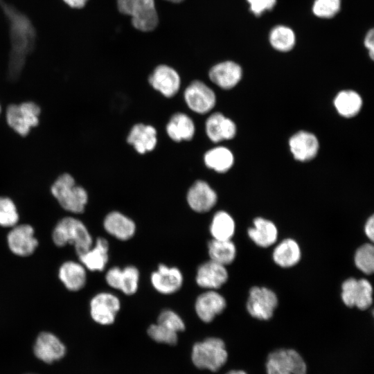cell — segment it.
Segmentation results:
<instances>
[{
    "label": "cell",
    "instance_id": "6da1fadb",
    "mask_svg": "<svg viewBox=\"0 0 374 374\" xmlns=\"http://www.w3.org/2000/svg\"><path fill=\"white\" fill-rule=\"evenodd\" d=\"M52 238L57 247L73 244L78 256L88 250L93 244L92 237L84 223L73 217H64L57 222L53 231Z\"/></svg>",
    "mask_w": 374,
    "mask_h": 374
},
{
    "label": "cell",
    "instance_id": "7a4b0ae2",
    "mask_svg": "<svg viewBox=\"0 0 374 374\" xmlns=\"http://www.w3.org/2000/svg\"><path fill=\"white\" fill-rule=\"evenodd\" d=\"M51 191L60 205L73 213H82L88 201L86 190L75 184L73 177L68 173L60 175L53 182Z\"/></svg>",
    "mask_w": 374,
    "mask_h": 374
},
{
    "label": "cell",
    "instance_id": "3957f363",
    "mask_svg": "<svg viewBox=\"0 0 374 374\" xmlns=\"http://www.w3.org/2000/svg\"><path fill=\"white\" fill-rule=\"evenodd\" d=\"M228 353L224 342L217 337H208L195 344L192 361L200 369L216 371L227 361Z\"/></svg>",
    "mask_w": 374,
    "mask_h": 374
},
{
    "label": "cell",
    "instance_id": "277c9868",
    "mask_svg": "<svg viewBox=\"0 0 374 374\" xmlns=\"http://www.w3.org/2000/svg\"><path fill=\"white\" fill-rule=\"evenodd\" d=\"M118 10L132 17L134 27L141 31L153 30L159 19L154 0H117Z\"/></svg>",
    "mask_w": 374,
    "mask_h": 374
},
{
    "label": "cell",
    "instance_id": "5b68a950",
    "mask_svg": "<svg viewBox=\"0 0 374 374\" xmlns=\"http://www.w3.org/2000/svg\"><path fill=\"white\" fill-rule=\"evenodd\" d=\"M40 107L34 102L27 101L8 106L6 118L8 126L21 136H26L32 127L39 124Z\"/></svg>",
    "mask_w": 374,
    "mask_h": 374
},
{
    "label": "cell",
    "instance_id": "8992f818",
    "mask_svg": "<svg viewBox=\"0 0 374 374\" xmlns=\"http://www.w3.org/2000/svg\"><path fill=\"white\" fill-rule=\"evenodd\" d=\"M341 299L348 307L366 310L373 303V287L366 279L349 278L341 285Z\"/></svg>",
    "mask_w": 374,
    "mask_h": 374
},
{
    "label": "cell",
    "instance_id": "52a82bcc",
    "mask_svg": "<svg viewBox=\"0 0 374 374\" xmlns=\"http://www.w3.org/2000/svg\"><path fill=\"white\" fill-rule=\"evenodd\" d=\"M121 306V301L117 296L108 292H100L91 299L90 314L97 323L111 325L114 323Z\"/></svg>",
    "mask_w": 374,
    "mask_h": 374
},
{
    "label": "cell",
    "instance_id": "ba28073f",
    "mask_svg": "<svg viewBox=\"0 0 374 374\" xmlns=\"http://www.w3.org/2000/svg\"><path fill=\"white\" fill-rule=\"evenodd\" d=\"M278 304L276 294L264 287H253L249 291L247 309L249 314L260 320H268Z\"/></svg>",
    "mask_w": 374,
    "mask_h": 374
},
{
    "label": "cell",
    "instance_id": "9c48e42d",
    "mask_svg": "<svg viewBox=\"0 0 374 374\" xmlns=\"http://www.w3.org/2000/svg\"><path fill=\"white\" fill-rule=\"evenodd\" d=\"M184 96L188 107L197 114H206L215 105L214 91L199 80L192 82L185 89Z\"/></svg>",
    "mask_w": 374,
    "mask_h": 374
},
{
    "label": "cell",
    "instance_id": "30bf717a",
    "mask_svg": "<svg viewBox=\"0 0 374 374\" xmlns=\"http://www.w3.org/2000/svg\"><path fill=\"white\" fill-rule=\"evenodd\" d=\"M150 283L154 289L161 294H172L179 291L184 283V276L179 269L159 264L152 272Z\"/></svg>",
    "mask_w": 374,
    "mask_h": 374
},
{
    "label": "cell",
    "instance_id": "8fae6325",
    "mask_svg": "<svg viewBox=\"0 0 374 374\" xmlns=\"http://www.w3.org/2000/svg\"><path fill=\"white\" fill-rule=\"evenodd\" d=\"M7 242L10 251L19 256L31 255L38 245L33 226L25 224L12 226L8 234Z\"/></svg>",
    "mask_w": 374,
    "mask_h": 374
},
{
    "label": "cell",
    "instance_id": "7c38bea8",
    "mask_svg": "<svg viewBox=\"0 0 374 374\" xmlns=\"http://www.w3.org/2000/svg\"><path fill=\"white\" fill-rule=\"evenodd\" d=\"M226 306L224 297L214 290H206L196 298L194 308L197 316L204 323L211 322Z\"/></svg>",
    "mask_w": 374,
    "mask_h": 374
},
{
    "label": "cell",
    "instance_id": "4fadbf2b",
    "mask_svg": "<svg viewBox=\"0 0 374 374\" xmlns=\"http://www.w3.org/2000/svg\"><path fill=\"white\" fill-rule=\"evenodd\" d=\"M228 278L226 266L209 259L198 266L195 282L202 288L215 290L224 285Z\"/></svg>",
    "mask_w": 374,
    "mask_h": 374
},
{
    "label": "cell",
    "instance_id": "5bb4252c",
    "mask_svg": "<svg viewBox=\"0 0 374 374\" xmlns=\"http://www.w3.org/2000/svg\"><path fill=\"white\" fill-rule=\"evenodd\" d=\"M186 199L193 211L204 213L211 211L215 206L217 196L208 183L197 180L188 190Z\"/></svg>",
    "mask_w": 374,
    "mask_h": 374
},
{
    "label": "cell",
    "instance_id": "9a60e30c",
    "mask_svg": "<svg viewBox=\"0 0 374 374\" xmlns=\"http://www.w3.org/2000/svg\"><path fill=\"white\" fill-rule=\"evenodd\" d=\"M33 350L39 359L46 364H51L64 356L66 348L55 335L42 332L36 339Z\"/></svg>",
    "mask_w": 374,
    "mask_h": 374
},
{
    "label": "cell",
    "instance_id": "2e32d148",
    "mask_svg": "<svg viewBox=\"0 0 374 374\" xmlns=\"http://www.w3.org/2000/svg\"><path fill=\"white\" fill-rule=\"evenodd\" d=\"M152 87L167 98L174 96L180 87V77L178 73L167 65H159L149 77Z\"/></svg>",
    "mask_w": 374,
    "mask_h": 374
},
{
    "label": "cell",
    "instance_id": "e0dca14e",
    "mask_svg": "<svg viewBox=\"0 0 374 374\" xmlns=\"http://www.w3.org/2000/svg\"><path fill=\"white\" fill-rule=\"evenodd\" d=\"M103 227L107 233L121 241L130 240L136 230L133 220L116 211L109 213L105 216Z\"/></svg>",
    "mask_w": 374,
    "mask_h": 374
},
{
    "label": "cell",
    "instance_id": "ac0fdd59",
    "mask_svg": "<svg viewBox=\"0 0 374 374\" xmlns=\"http://www.w3.org/2000/svg\"><path fill=\"white\" fill-rule=\"evenodd\" d=\"M210 80L224 89L234 87L241 80L242 68L237 63L226 61L214 65L208 73Z\"/></svg>",
    "mask_w": 374,
    "mask_h": 374
},
{
    "label": "cell",
    "instance_id": "d6986e66",
    "mask_svg": "<svg viewBox=\"0 0 374 374\" xmlns=\"http://www.w3.org/2000/svg\"><path fill=\"white\" fill-rule=\"evenodd\" d=\"M78 256L80 263L87 269L102 271L109 260V242L104 238H98L88 250Z\"/></svg>",
    "mask_w": 374,
    "mask_h": 374
},
{
    "label": "cell",
    "instance_id": "ffe728a7",
    "mask_svg": "<svg viewBox=\"0 0 374 374\" xmlns=\"http://www.w3.org/2000/svg\"><path fill=\"white\" fill-rule=\"evenodd\" d=\"M290 151L294 157L301 161L313 159L319 150L317 137L308 132L301 131L294 134L289 141Z\"/></svg>",
    "mask_w": 374,
    "mask_h": 374
},
{
    "label": "cell",
    "instance_id": "44dd1931",
    "mask_svg": "<svg viewBox=\"0 0 374 374\" xmlns=\"http://www.w3.org/2000/svg\"><path fill=\"white\" fill-rule=\"evenodd\" d=\"M206 133L213 142L233 139L236 134V125L222 114H211L206 121Z\"/></svg>",
    "mask_w": 374,
    "mask_h": 374
},
{
    "label": "cell",
    "instance_id": "7402d4cb",
    "mask_svg": "<svg viewBox=\"0 0 374 374\" xmlns=\"http://www.w3.org/2000/svg\"><path fill=\"white\" fill-rule=\"evenodd\" d=\"M127 141L140 154L154 150L157 145V131L151 125L136 124L130 130Z\"/></svg>",
    "mask_w": 374,
    "mask_h": 374
},
{
    "label": "cell",
    "instance_id": "603a6c76",
    "mask_svg": "<svg viewBox=\"0 0 374 374\" xmlns=\"http://www.w3.org/2000/svg\"><path fill=\"white\" fill-rule=\"evenodd\" d=\"M86 268L74 261L64 262L59 269V278L66 289L76 292L82 289L87 282Z\"/></svg>",
    "mask_w": 374,
    "mask_h": 374
},
{
    "label": "cell",
    "instance_id": "cb8c5ba5",
    "mask_svg": "<svg viewBox=\"0 0 374 374\" xmlns=\"http://www.w3.org/2000/svg\"><path fill=\"white\" fill-rule=\"evenodd\" d=\"M248 235L258 246L268 247L276 241L278 230L271 221L256 217L253 220V226L248 229Z\"/></svg>",
    "mask_w": 374,
    "mask_h": 374
},
{
    "label": "cell",
    "instance_id": "d4e9b609",
    "mask_svg": "<svg viewBox=\"0 0 374 374\" xmlns=\"http://www.w3.org/2000/svg\"><path fill=\"white\" fill-rule=\"evenodd\" d=\"M267 358L274 360L292 374H306L307 364L302 356L294 349L280 348L271 352Z\"/></svg>",
    "mask_w": 374,
    "mask_h": 374
},
{
    "label": "cell",
    "instance_id": "484cf974",
    "mask_svg": "<svg viewBox=\"0 0 374 374\" xmlns=\"http://www.w3.org/2000/svg\"><path fill=\"white\" fill-rule=\"evenodd\" d=\"M169 137L177 142L189 141L195 134V125L192 119L184 113H176L166 125Z\"/></svg>",
    "mask_w": 374,
    "mask_h": 374
},
{
    "label": "cell",
    "instance_id": "4316f807",
    "mask_svg": "<svg viewBox=\"0 0 374 374\" xmlns=\"http://www.w3.org/2000/svg\"><path fill=\"white\" fill-rule=\"evenodd\" d=\"M301 249L293 239L287 238L280 242L274 249L272 257L276 265L282 267H291L301 259Z\"/></svg>",
    "mask_w": 374,
    "mask_h": 374
},
{
    "label": "cell",
    "instance_id": "83f0119b",
    "mask_svg": "<svg viewBox=\"0 0 374 374\" xmlns=\"http://www.w3.org/2000/svg\"><path fill=\"white\" fill-rule=\"evenodd\" d=\"M210 260L222 265L231 264L236 256V247L231 240L212 239L208 243Z\"/></svg>",
    "mask_w": 374,
    "mask_h": 374
},
{
    "label": "cell",
    "instance_id": "f1b7e54d",
    "mask_svg": "<svg viewBox=\"0 0 374 374\" xmlns=\"http://www.w3.org/2000/svg\"><path fill=\"white\" fill-rule=\"evenodd\" d=\"M235 229L234 220L224 211H220L214 214L209 226L212 238L216 240H231Z\"/></svg>",
    "mask_w": 374,
    "mask_h": 374
},
{
    "label": "cell",
    "instance_id": "f546056e",
    "mask_svg": "<svg viewBox=\"0 0 374 374\" xmlns=\"http://www.w3.org/2000/svg\"><path fill=\"white\" fill-rule=\"evenodd\" d=\"M334 105L340 115L344 117H353L360 111L362 100L357 92L344 90L337 95Z\"/></svg>",
    "mask_w": 374,
    "mask_h": 374
},
{
    "label": "cell",
    "instance_id": "4dcf8cb0",
    "mask_svg": "<svg viewBox=\"0 0 374 374\" xmlns=\"http://www.w3.org/2000/svg\"><path fill=\"white\" fill-rule=\"evenodd\" d=\"M206 166L217 172L228 171L233 163L232 152L225 147H216L207 151L204 154Z\"/></svg>",
    "mask_w": 374,
    "mask_h": 374
},
{
    "label": "cell",
    "instance_id": "1f68e13d",
    "mask_svg": "<svg viewBox=\"0 0 374 374\" xmlns=\"http://www.w3.org/2000/svg\"><path fill=\"white\" fill-rule=\"evenodd\" d=\"M295 39L293 30L285 26H277L269 33L271 45L279 51L286 52L292 49Z\"/></svg>",
    "mask_w": 374,
    "mask_h": 374
},
{
    "label": "cell",
    "instance_id": "d6a6232c",
    "mask_svg": "<svg viewBox=\"0 0 374 374\" xmlns=\"http://www.w3.org/2000/svg\"><path fill=\"white\" fill-rule=\"evenodd\" d=\"M140 272L138 268L134 265H127L121 268L119 278L118 287L125 295L134 294L139 288Z\"/></svg>",
    "mask_w": 374,
    "mask_h": 374
},
{
    "label": "cell",
    "instance_id": "836d02e7",
    "mask_svg": "<svg viewBox=\"0 0 374 374\" xmlns=\"http://www.w3.org/2000/svg\"><path fill=\"white\" fill-rule=\"evenodd\" d=\"M355 264L357 268L366 274H371L374 270V247L372 244L366 243L359 247L355 254Z\"/></svg>",
    "mask_w": 374,
    "mask_h": 374
},
{
    "label": "cell",
    "instance_id": "e575fe53",
    "mask_svg": "<svg viewBox=\"0 0 374 374\" xmlns=\"http://www.w3.org/2000/svg\"><path fill=\"white\" fill-rule=\"evenodd\" d=\"M18 220L19 215L14 202L9 197H0V226L12 227Z\"/></svg>",
    "mask_w": 374,
    "mask_h": 374
},
{
    "label": "cell",
    "instance_id": "d590c367",
    "mask_svg": "<svg viewBox=\"0 0 374 374\" xmlns=\"http://www.w3.org/2000/svg\"><path fill=\"white\" fill-rule=\"evenodd\" d=\"M147 332L149 337L158 343L175 345L178 341L177 332L158 323L150 325Z\"/></svg>",
    "mask_w": 374,
    "mask_h": 374
},
{
    "label": "cell",
    "instance_id": "8d00e7d4",
    "mask_svg": "<svg viewBox=\"0 0 374 374\" xmlns=\"http://www.w3.org/2000/svg\"><path fill=\"white\" fill-rule=\"evenodd\" d=\"M157 323L177 333L186 328L181 317L170 309L163 310L158 316Z\"/></svg>",
    "mask_w": 374,
    "mask_h": 374
},
{
    "label": "cell",
    "instance_id": "74e56055",
    "mask_svg": "<svg viewBox=\"0 0 374 374\" xmlns=\"http://www.w3.org/2000/svg\"><path fill=\"white\" fill-rule=\"evenodd\" d=\"M341 0H315L312 12L318 17L331 18L340 10Z\"/></svg>",
    "mask_w": 374,
    "mask_h": 374
},
{
    "label": "cell",
    "instance_id": "f35d334b",
    "mask_svg": "<svg viewBox=\"0 0 374 374\" xmlns=\"http://www.w3.org/2000/svg\"><path fill=\"white\" fill-rule=\"evenodd\" d=\"M249 3L250 11L256 16H260L266 10H271L276 0H247Z\"/></svg>",
    "mask_w": 374,
    "mask_h": 374
},
{
    "label": "cell",
    "instance_id": "ab89813d",
    "mask_svg": "<svg viewBox=\"0 0 374 374\" xmlns=\"http://www.w3.org/2000/svg\"><path fill=\"white\" fill-rule=\"evenodd\" d=\"M121 269V268L118 267H113L109 269L105 274V281L113 289L118 290Z\"/></svg>",
    "mask_w": 374,
    "mask_h": 374
},
{
    "label": "cell",
    "instance_id": "60d3db41",
    "mask_svg": "<svg viewBox=\"0 0 374 374\" xmlns=\"http://www.w3.org/2000/svg\"><path fill=\"white\" fill-rule=\"evenodd\" d=\"M267 374H292L275 361L267 358L266 364Z\"/></svg>",
    "mask_w": 374,
    "mask_h": 374
},
{
    "label": "cell",
    "instance_id": "b9f144b4",
    "mask_svg": "<svg viewBox=\"0 0 374 374\" xmlns=\"http://www.w3.org/2000/svg\"><path fill=\"white\" fill-rule=\"evenodd\" d=\"M364 45L368 50L369 56L372 60L374 58V30H369L364 38Z\"/></svg>",
    "mask_w": 374,
    "mask_h": 374
},
{
    "label": "cell",
    "instance_id": "7bdbcfd3",
    "mask_svg": "<svg viewBox=\"0 0 374 374\" xmlns=\"http://www.w3.org/2000/svg\"><path fill=\"white\" fill-rule=\"evenodd\" d=\"M364 231L366 236L371 240L374 238V217L371 215L366 222Z\"/></svg>",
    "mask_w": 374,
    "mask_h": 374
},
{
    "label": "cell",
    "instance_id": "ee69618b",
    "mask_svg": "<svg viewBox=\"0 0 374 374\" xmlns=\"http://www.w3.org/2000/svg\"><path fill=\"white\" fill-rule=\"evenodd\" d=\"M88 0H64L69 6L74 8H80L83 7Z\"/></svg>",
    "mask_w": 374,
    "mask_h": 374
},
{
    "label": "cell",
    "instance_id": "f6af8a7d",
    "mask_svg": "<svg viewBox=\"0 0 374 374\" xmlns=\"http://www.w3.org/2000/svg\"><path fill=\"white\" fill-rule=\"evenodd\" d=\"M226 374H247L245 371L242 370H233L228 372Z\"/></svg>",
    "mask_w": 374,
    "mask_h": 374
},
{
    "label": "cell",
    "instance_id": "bcb514c9",
    "mask_svg": "<svg viewBox=\"0 0 374 374\" xmlns=\"http://www.w3.org/2000/svg\"><path fill=\"white\" fill-rule=\"evenodd\" d=\"M166 1H170V2H172V3H180V2L183 1L184 0H166Z\"/></svg>",
    "mask_w": 374,
    "mask_h": 374
},
{
    "label": "cell",
    "instance_id": "7dc6e473",
    "mask_svg": "<svg viewBox=\"0 0 374 374\" xmlns=\"http://www.w3.org/2000/svg\"><path fill=\"white\" fill-rule=\"evenodd\" d=\"M0 113H1V105H0Z\"/></svg>",
    "mask_w": 374,
    "mask_h": 374
}]
</instances>
